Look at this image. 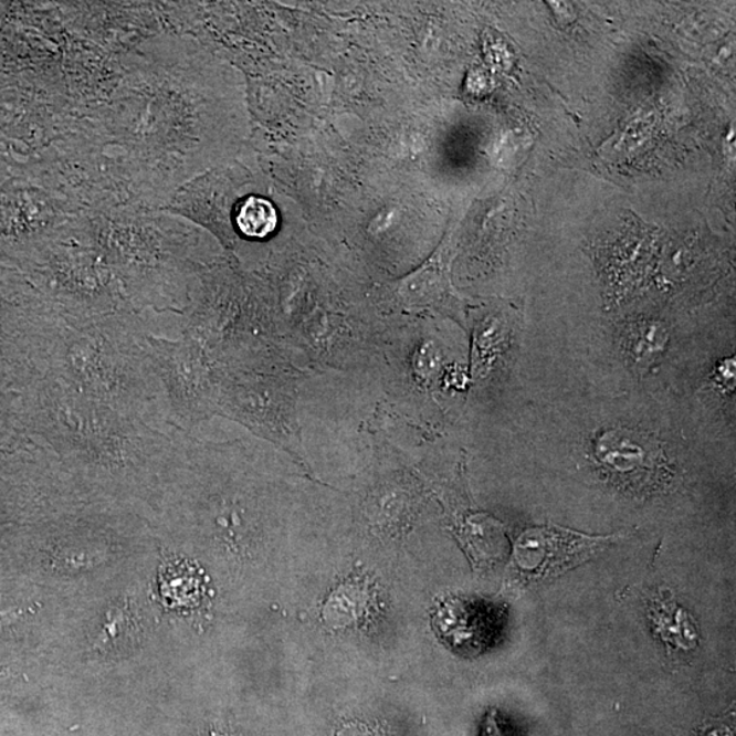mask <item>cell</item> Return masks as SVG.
Returning a JSON list of instances; mask_svg holds the SVG:
<instances>
[{"instance_id":"4","label":"cell","mask_w":736,"mask_h":736,"mask_svg":"<svg viewBox=\"0 0 736 736\" xmlns=\"http://www.w3.org/2000/svg\"><path fill=\"white\" fill-rule=\"evenodd\" d=\"M40 273L46 301L64 323L137 313L85 224L61 228L46 245Z\"/></svg>"},{"instance_id":"10","label":"cell","mask_w":736,"mask_h":736,"mask_svg":"<svg viewBox=\"0 0 736 736\" xmlns=\"http://www.w3.org/2000/svg\"><path fill=\"white\" fill-rule=\"evenodd\" d=\"M236 230L250 241H262L277 230L278 214L274 204L256 196L245 198L235 214Z\"/></svg>"},{"instance_id":"1","label":"cell","mask_w":736,"mask_h":736,"mask_svg":"<svg viewBox=\"0 0 736 736\" xmlns=\"http://www.w3.org/2000/svg\"><path fill=\"white\" fill-rule=\"evenodd\" d=\"M34 437L60 465L104 481L133 483L167 470L174 425L134 417L41 379L33 406Z\"/></svg>"},{"instance_id":"5","label":"cell","mask_w":736,"mask_h":736,"mask_svg":"<svg viewBox=\"0 0 736 736\" xmlns=\"http://www.w3.org/2000/svg\"><path fill=\"white\" fill-rule=\"evenodd\" d=\"M144 347L161 385L169 424L192 432L219 418L220 365L200 343L149 332Z\"/></svg>"},{"instance_id":"2","label":"cell","mask_w":736,"mask_h":736,"mask_svg":"<svg viewBox=\"0 0 736 736\" xmlns=\"http://www.w3.org/2000/svg\"><path fill=\"white\" fill-rule=\"evenodd\" d=\"M151 314L123 313L64 323L46 377L63 388L134 417L168 423L159 379L144 347Z\"/></svg>"},{"instance_id":"8","label":"cell","mask_w":736,"mask_h":736,"mask_svg":"<svg viewBox=\"0 0 736 736\" xmlns=\"http://www.w3.org/2000/svg\"><path fill=\"white\" fill-rule=\"evenodd\" d=\"M452 241L446 239L417 271L400 280L393 299L407 313H437L465 327V312L450 280Z\"/></svg>"},{"instance_id":"3","label":"cell","mask_w":736,"mask_h":736,"mask_svg":"<svg viewBox=\"0 0 736 736\" xmlns=\"http://www.w3.org/2000/svg\"><path fill=\"white\" fill-rule=\"evenodd\" d=\"M308 376L276 346L220 366L219 418L297 458L305 449L302 407Z\"/></svg>"},{"instance_id":"7","label":"cell","mask_w":736,"mask_h":736,"mask_svg":"<svg viewBox=\"0 0 736 736\" xmlns=\"http://www.w3.org/2000/svg\"><path fill=\"white\" fill-rule=\"evenodd\" d=\"M595 458L613 482L635 493L662 486L669 473L654 443L630 431H604L595 442Z\"/></svg>"},{"instance_id":"11","label":"cell","mask_w":736,"mask_h":736,"mask_svg":"<svg viewBox=\"0 0 736 736\" xmlns=\"http://www.w3.org/2000/svg\"><path fill=\"white\" fill-rule=\"evenodd\" d=\"M484 736H502L501 728L498 726V722H496V714L494 711L490 712V715L487 717L486 735Z\"/></svg>"},{"instance_id":"9","label":"cell","mask_w":736,"mask_h":736,"mask_svg":"<svg viewBox=\"0 0 736 736\" xmlns=\"http://www.w3.org/2000/svg\"><path fill=\"white\" fill-rule=\"evenodd\" d=\"M669 340L667 326L656 319L634 320L621 332L622 354L640 371L648 370L663 358Z\"/></svg>"},{"instance_id":"6","label":"cell","mask_w":736,"mask_h":736,"mask_svg":"<svg viewBox=\"0 0 736 736\" xmlns=\"http://www.w3.org/2000/svg\"><path fill=\"white\" fill-rule=\"evenodd\" d=\"M618 536H589L545 525L524 530L513 551V565L522 581H539L586 562Z\"/></svg>"}]
</instances>
